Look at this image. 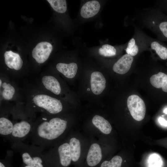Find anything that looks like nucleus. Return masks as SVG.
Segmentation results:
<instances>
[{
  "label": "nucleus",
  "mask_w": 167,
  "mask_h": 167,
  "mask_svg": "<svg viewBox=\"0 0 167 167\" xmlns=\"http://www.w3.org/2000/svg\"><path fill=\"white\" fill-rule=\"evenodd\" d=\"M74 128L66 115L40 113L28 138L32 144L44 151L63 139Z\"/></svg>",
  "instance_id": "f257e3e1"
},
{
  "label": "nucleus",
  "mask_w": 167,
  "mask_h": 167,
  "mask_svg": "<svg viewBox=\"0 0 167 167\" xmlns=\"http://www.w3.org/2000/svg\"><path fill=\"white\" fill-rule=\"evenodd\" d=\"M23 101L38 113L62 114L64 107L60 99L41 88L32 81L24 79L21 83Z\"/></svg>",
  "instance_id": "f03ea898"
},
{
  "label": "nucleus",
  "mask_w": 167,
  "mask_h": 167,
  "mask_svg": "<svg viewBox=\"0 0 167 167\" xmlns=\"http://www.w3.org/2000/svg\"><path fill=\"white\" fill-rule=\"evenodd\" d=\"M11 111L14 125L9 141L11 143L23 141L31 133L38 113L27 106L23 101L12 103Z\"/></svg>",
  "instance_id": "7ed1b4c3"
},
{
  "label": "nucleus",
  "mask_w": 167,
  "mask_h": 167,
  "mask_svg": "<svg viewBox=\"0 0 167 167\" xmlns=\"http://www.w3.org/2000/svg\"><path fill=\"white\" fill-rule=\"evenodd\" d=\"M11 146L20 155L24 164L32 167H49L44 156V151L38 146L21 141L11 142Z\"/></svg>",
  "instance_id": "20e7f679"
},
{
  "label": "nucleus",
  "mask_w": 167,
  "mask_h": 167,
  "mask_svg": "<svg viewBox=\"0 0 167 167\" xmlns=\"http://www.w3.org/2000/svg\"><path fill=\"white\" fill-rule=\"evenodd\" d=\"M143 24L161 41H167V15L158 8L145 11L140 18Z\"/></svg>",
  "instance_id": "39448f33"
},
{
  "label": "nucleus",
  "mask_w": 167,
  "mask_h": 167,
  "mask_svg": "<svg viewBox=\"0 0 167 167\" xmlns=\"http://www.w3.org/2000/svg\"><path fill=\"white\" fill-rule=\"evenodd\" d=\"M70 147L72 163L80 167L85 158L92 137L72 129L67 135Z\"/></svg>",
  "instance_id": "423d86ee"
},
{
  "label": "nucleus",
  "mask_w": 167,
  "mask_h": 167,
  "mask_svg": "<svg viewBox=\"0 0 167 167\" xmlns=\"http://www.w3.org/2000/svg\"><path fill=\"white\" fill-rule=\"evenodd\" d=\"M43 154L49 167H69L72 163L67 136Z\"/></svg>",
  "instance_id": "0eeeda50"
},
{
  "label": "nucleus",
  "mask_w": 167,
  "mask_h": 167,
  "mask_svg": "<svg viewBox=\"0 0 167 167\" xmlns=\"http://www.w3.org/2000/svg\"><path fill=\"white\" fill-rule=\"evenodd\" d=\"M20 84L0 72V104L23 101Z\"/></svg>",
  "instance_id": "6e6552de"
},
{
  "label": "nucleus",
  "mask_w": 167,
  "mask_h": 167,
  "mask_svg": "<svg viewBox=\"0 0 167 167\" xmlns=\"http://www.w3.org/2000/svg\"><path fill=\"white\" fill-rule=\"evenodd\" d=\"M4 62L6 67L5 71L1 72L20 84L28 74L23 70L24 62L20 55L11 51L4 54Z\"/></svg>",
  "instance_id": "1a4fd4ad"
},
{
  "label": "nucleus",
  "mask_w": 167,
  "mask_h": 167,
  "mask_svg": "<svg viewBox=\"0 0 167 167\" xmlns=\"http://www.w3.org/2000/svg\"><path fill=\"white\" fill-rule=\"evenodd\" d=\"M103 139L92 138L84 160L80 167H99L106 159Z\"/></svg>",
  "instance_id": "9d476101"
},
{
  "label": "nucleus",
  "mask_w": 167,
  "mask_h": 167,
  "mask_svg": "<svg viewBox=\"0 0 167 167\" xmlns=\"http://www.w3.org/2000/svg\"><path fill=\"white\" fill-rule=\"evenodd\" d=\"M90 126L82 128V132L90 137L103 139V136L110 134L112 128L109 122L102 116L96 115L92 119Z\"/></svg>",
  "instance_id": "9b49d317"
},
{
  "label": "nucleus",
  "mask_w": 167,
  "mask_h": 167,
  "mask_svg": "<svg viewBox=\"0 0 167 167\" xmlns=\"http://www.w3.org/2000/svg\"><path fill=\"white\" fill-rule=\"evenodd\" d=\"M12 103L0 104V134L1 136L9 141L13 131L14 125Z\"/></svg>",
  "instance_id": "f8f14e48"
},
{
  "label": "nucleus",
  "mask_w": 167,
  "mask_h": 167,
  "mask_svg": "<svg viewBox=\"0 0 167 167\" xmlns=\"http://www.w3.org/2000/svg\"><path fill=\"white\" fill-rule=\"evenodd\" d=\"M127 103L133 118L137 121L143 120L146 113V106L143 101L138 96L132 95L128 97Z\"/></svg>",
  "instance_id": "ddd939ff"
},
{
  "label": "nucleus",
  "mask_w": 167,
  "mask_h": 167,
  "mask_svg": "<svg viewBox=\"0 0 167 167\" xmlns=\"http://www.w3.org/2000/svg\"><path fill=\"white\" fill-rule=\"evenodd\" d=\"M52 49V45L50 43L46 41L41 42L33 49L32 57L38 65L43 64L48 59Z\"/></svg>",
  "instance_id": "4468645a"
},
{
  "label": "nucleus",
  "mask_w": 167,
  "mask_h": 167,
  "mask_svg": "<svg viewBox=\"0 0 167 167\" xmlns=\"http://www.w3.org/2000/svg\"><path fill=\"white\" fill-rule=\"evenodd\" d=\"M144 49H149L162 60L167 59V45L162 41L143 35Z\"/></svg>",
  "instance_id": "2eb2a0df"
},
{
  "label": "nucleus",
  "mask_w": 167,
  "mask_h": 167,
  "mask_svg": "<svg viewBox=\"0 0 167 167\" xmlns=\"http://www.w3.org/2000/svg\"><path fill=\"white\" fill-rule=\"evenodd\" d=\"M90 84L92 92L95 95H99L105 88L106 80L101 73L95 71L91 75Z\"/></svg>",
  "instance_id": "dca6fc26"
},
{
  "label": "nucleus",
  "mask_w": 167,
  "mask_h": 167,
  "mask_svg": "<svg viewBox=\"0 0 167 167\" xmlns=\"http://www.w3.org/2000/svg\"><path fill=\"white\" fill-rule=\"evenodd\" d=\"M133 61V57L126 54L114 64L113 70L118 74H124L129 71Z\"/></svg>",
  "instance_id": "f3484780"
},
{
  "label": "nucleus",
  "mask_w": 167,
  "mask_h": 167,
  "mask_svg": "<svg viewBox=\"0 0 167 167\" xmlns=\"http://www.w3.org/2000/svg\"><path fill=\"white\" fill-rule=\"evenodd\" d=\"M101 7L99 2L96 0L89 1L82 7L80 15L84 18H88L94 16L99 12Z\"/></svg>",
  "instance_id": "a211bd4d"
},
{
  "label": "nucleus",
  "mask_w": 167,
  "mask_h": 167,
  "mask_svg": "<svg viewBox=\"0 0 167 167\" xmlns=\"http://www.w3.org/2000/svg\"><path fill=\"white\" fill-rule=\"evenodd\" d=\"M56 70L66 78L72 79L75 77L78 69L77 64L74 62L69 63L60 62L56 66Z\"/></svg>",
  "instance_id": "6ab92c4d"
},
{
  "label": "nucleus",
  "mask_w": 167,
  "mask_h": 167,
  "mask_svg": "<svg viewBox=\"0 0 167 167\" xmlns=\"http://www.w3.org/2000/svg\"><path fill=\"white\" fill-rule=\"evenodd\" d=\"M142 48L141 42L138 32L136 31L134 36L129 41L126 48V54L133 57L136 56Z\"/></svg>",
  "instance_id": "aec40b11"
},
{
  "label": "nucleus",
  "mask_w": 167,
  "mask_h": 167,
  "mask_svg": "<svg viewBox=\"0 0 167 167\" xmlns=\"http://www.w3.org/2000/svg\"><path fill=\"white\" fill-rule=\"evenodd\" d=\"M150 81L151 84L156 88H162L163 91L167 92V75L160 72L151 76Z\"/></svg>",
  "instance_id": "412c9836"
},
{
  "label": "nucleus",
  "mask_w": 167,
  "mask_h": 167,
  "mask_svg": "<svg viewBox=\"0 0 167 167\" xmlns=\"http://www.w3.org/2000/svg\"><path fill=\"white\" fill-rule=\"evenodd\" d=\"M53 9L59 13H64L67 10L66 1L65 0H47Z\"/></svg>",
  "instance_id": "4be33fe9"
},
{
  "label": "nucleus",
  "mask_w": 167,
  "mask_h": 167,
  "mask_svg": "<svg viewBox=\"0 0 167 167\" xmlns=\"http://www.w3.org/2000/svg\"><path fill=\"white\" fill-rule=\"evenodd\" d=\"M117 50L113 46L107 44L103 45L99 49V54L105 57H110L115 56Z\"/></svg>",
  "instance_id": "5701e85b"
},
{
  "label": "nucleus",
  "mask_w": 167,
  "mask_h": 167,
  "mask_svg": "<svg viewBox=\"0 0 167 167\" xmlns=\"http://www.w3.org/2000/svg\"><path fill=\"white\" fill-rule=\"evenodd\" d=\"M148 165V167H162L163 162L159 155L154 154L149 157Z\"/></svg>",
  "instance_id": "b1692460"
},
{
  "label": "nucleus",
  "mask_w": 167,
  "mask_h": 167,
  "mask_svg": "<svg viewBox=\"0 0 167 167\" xmlns=\"http://www.w3.org/2000/svg\"><path fill=\"white\" fill-rule=\"evenodd\" d=\"M158 8L163 12L167 13V0H161L158 3Z\"/></svg>",
  "instance_id": "393cba45"
},
{
  "label": "nucleus",
  "mask_w": 167,
  "mask_h": 167,
  "mask_svg": "<svg viewBox=\"0 0 167 167\" xmlns=\"http://www.w3.org/2000/svg\"><path fill=\"white\" fill-rule=\"evenodd\" d=\"M158 121L161 125L167 126V121L166 120L163 118L160 117L158 118Z\"/></svg>",
  "instance_id": "a878e982"
},
{
  "label": "nucleus",
  "mask_w": 167,
  "mask_h": 167,
  "mask_svg": "<svg viewBox=\"0 0 167 167\" xmlns=\"http://www.w3.org/2000/svg\"><path fill=\"white\" fill-rule=\"evenodd\" d=\"M0 167H6L4 163L1 161L0 162Z\"/></svg>",
  "instance_id": "bb28decb"
},
{
  "label": "nucleus",
  "mask_w": 167,
  "mask_h": 167,
  "mask_svg": "<svg viewBox=\"0 0 167 167\" xmlns=\"http://www.w3.org/2000/svg\"><path fill=\"white\" fill-rule=\"evenodd\" d=\"M163 112L166 114H167V108H165L164 111H163Z\"/></svg>",
  "instance_id": "cd10ccee"
},
{
  "label": "nucleus",
  "mask_w": 167,
  "mask_h": 167,
  "mask_svg": "<svg viewBox=\"0 0 167 167\" xmlns=\"http://www.w3.org/2000/svg\"><path fill=\"white\" fill-rule=\"evenodd\" d=\"M22 167H32L30 166L26 165L24 164V165Z\"/></svg>",
  "instance_id": "c85d7f7f"
},
{
  "label": "nucleus",
  "mask_w": 167,
  "mask_h": 167,
  "mask_svg": "<svg viewBox=\"0 0 167 167\" xmlns=\"http://www.w3.org/2000/svg\"><path fill=\"white\" fill-rule=\"evenodd\" d=\"M87 91H89L90 90V89L89 88H87Z\"/></svg>",
  "instance_id": "c756f323"
}]
</instances>
